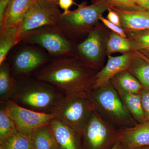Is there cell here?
Returning a JSON list of instances; mask_svg holds the SVG:
<instances>
[{"label": "cell", "instance_id": "cb8c5ba5", "mask_svg": "<svg viewBox=\"0 0 149 149\" xmlns=\"http://www.w3.org/2000/svg\"><path fill=\"white\" fill-rule=\"evenodd\" d=\"M3 149H32L30 137L17 132L1 141Z\"/></svg>", "mask_w": 149, "mask_h": 149}, {"label": "cell", "instance_id": "2e32d148", "mask_svg": "<svg viewBox=\"0 0 149 149\" xmlns=\"http://www.w3.org/2000/svg\"><path fill=\"white\" fill-rule=\"evenodd\" d=\"M111 9L118 15L120 17L121 27L128 32H137L149 29V10L144 9Z\"/></svg>", "mask_w": 149, "mask_h": 149}, {"label": "cell", "instance_id": "8d00e7d4", "mask_svg": "<svg viewBox=\"0 0 149 149\" xmlns=\"http://www.w3.org/2000/svg\"><path fill=\"white\" fill-rule=\"evenodd\" d=\"M130 1L133 3L136 4V5L139 6L141 7V6L143 0H130Z\"/></svg>", "mask_w": 149, "mask_h": 149}, {"label": "cell", "instance_id": "277c9868", "mask_svg": "<svg viewBox=\"0 0 149 149\" xmlns=\"http://www.w3.org/2000/svg\"><path fill=\"white\" fill-rule=\"evenodd\" d=\"M21 39L24 44L42 48L52 58L77 57L74 40L58 25L44 26L25 32Z\"/></svg>", "mask_w": 149, "mask_h": 149}, {"label": "cell", "instance_id": "9c48e42d", "mask_svg": "<svg viewBox=\"0 0 149 149\" xmlns=\"http://www.w3.org/2000/svg\"><path fill=\"white\" fill-rule=\"evenodd\" d=\"M24 44L17 51L11 62V68L14 73L21 77L40 69L52 58L42 48Z\"/></svg>", "mask_w": 149, "mask_h": 149}, {"label": "cell", "instance_id": "f35d334b", "mask_svg": "<svg viewBox=\"0 0 149 149\" xmlns=\"http://www.w3.org/2000/svg\"><path fill=\"white\" fill-rule=\"evenodd\" d=\"M0 149H3V147H2V146H1V145H0Z\"/></svg>", "mask_w": 149, "mask_h": 149}, {"label": "cell", "instance_id": "30bf717a", "mask_svg": "<svg viewBox=\"0 0 149 149\" xmlns=\"http://www.w3.org/2000/svg\"><path fill=\"white\" fill-rule=\"evenodd\" d=\"M62 14L59 8L48 7L35 0L19 28L20 37L25 32L44 26L57 25Z\"/></svg>", "mask_w": 149, "mask_h": 149}, {"label": "cell", "instance_id": "6da1fadb", "mask_svg": "<svg viewBox=\"0 0 149 149\" xmlns=\"http://www.w3.org/2000/svg\"><path fill=\"white\" fill-rule=\"evenodd\" d=\"M96 73L77 57H63L52 58L37 70L35 77L52 85L64 95H88Z\"/></svg>", "mask_w": 149, "mask_h": 149}, {"label": "cell", "instance_id": "603a6c76", "mask_svg": "<svg viewBox=\"0 0 149 149\" xmlns=\"http://www.w3.org/2000/svg\"><path fill=\"white\" fill-rule=\"evenodd\" d=\"M17 132L15 123L5 104L0 110V142Z\"/></svg>", "mask_w": 149, "mask_h": 149}, {"label": "cell", "instance_id": "4fadbf2b", "mask_svg": "<svg viewBox=\"0 0 149 149\" xmlns=\"http://www.w3.org/2000/svg\"><path fill=\"white\" fill-rule=\"evenodd\" d=\"M133 56L130 53L118 56H109L105 66L95 75L92 91L107 85L116 74L127 70Z\"/></svg>", "mask_w": 149, "mask_h": 149}, {"label": "cell", "instance_id": "ba28073f", "mask_svg": "<svg viewBox=\"0 0 149 149\" xmlns=\"http://www.w3.org/2000/svg\"><path fill=\"white\" fill-rule=\"evenodd\" d=\"M5 104L15 123L17 131L30 137L38 129L55 118L53 113L40 112L21 106L12 100Z\"/></svg>", "mask_w": 149, "mask_h": 149}, {"label": "cell", "instance_id": "484cf974", "mask_svg": "<svg viewBox=\"0 0 149 149\" xmlns=\"http://www.w3.org/2000/svg\"><path fill=\"white\" fill-rule=\"evenodd\" d=\"M107 49L108 53L111 54L117 52H127L131 49V47L128 39L116 33H113L107 43Z\"/></svg>", "mask_w": 149, "mask_h": 149}, {"label": "cell", "instance_id": "4dcf8cb0", "mask_svg": "<svg viewBox=\"0 0 149 149\" xmlns=\"http://www.w3.org/2000/svg\"><path fill=\"white\" fill-rule=\"evenodd\" d=\"M73 0H59L58 2L59 6L64 10L63 14H65L69 11V8L73 4Z\"/></svg>", "mask_w": 149, "mask_h": 149}, {"label": "cell", "instance_id": "60d3db41", "mask_svg": "<svg viewBox=\"0 0 149 149\" xmlns=\"http://www.w3.org/2000/svg\"></svg>", "mask_w": 149, "mask_h": 149}, {"label": "cell", "instance_id": "d4e9b609", "mask_svg": "<svg viewBox=\"0 0 149 149\" xmlns=\"http://www.w3.org/2000/svg\"><path fill=\"white\" fill-rule=\"evenodd\" d=\"M130 33L128 39L131 49L137 52H149V29Z\"/></svg>", "mask_w": 149, "mask_h": 149}, {"label": "cell", "instance_id": "7c38bea8", "mask_svg": "<svg viewBox=\"0 0 149 149\" xmlns=\"http://www.w3.org/2000/svg\"><path fill=\"white\" fill-rule=\"evenodd\" d=\"M118 141L123 149H140L149 147V120L132 127L118 128Z\"/></svg>", "mask_w": 149, "mask_h": 149}, {"label": "cell", "instance_id": "7402d4cb", "mask_svg": "<svg viewBox=\"0 0 149 149\" xmlns=\"http://www.w3.org/2000/svg\"><path fill=\"white\" fill-rule=\"evenodd\" d=\"M127 70L149 90V63L136 54L133 55Z\"/></svg>", "mask_w": 149, "mask_h": 149}, {"label": "cell", "instance_id": "d6a6232c", "mask_svg": "<svg viewBox=\"0 0 149 149\" xmlns=\"http://www.w3.org/2000/svg\"><path fill=\"white\" fill-rule=\"evenodd\" d=\"M10 0H0V22L2 20Z\"/></svg>", "mask_w": 149, "mask_h": 149}, {"label": "cell", "instance_id": "e575fe53", "mask_svg": "<svg viewBox=\"0 0 149 149\" xmlns=\"http://www.w3.org/2000/svg\"><path fill=\"white\" fill-rule=\"evenodd\" d=\"M135 53L136 55L139 56L141 58L145 60L149 63V57L147 56L145 54L142 53L141 52H137V51H135Z\"/></svg>", "mask_w": 149, "mask_h": 149}, {"label": "cell", "instance_id": "e0dca14e", "mask_svg": "<svg viewBox=\"0 0 149 149\" xmlns=\"http://www.w3.org/2000/svg\"><path fill=\"white\" fill-rule=\"evenodd\" d=\"M10 67L6 60L0 64V100L5 103L11 100L17 81L13 76Z\"/></svg>", "mask_w": 149, "mask_h": 149}, {"label": "cell", "instance_id": "83f0119b", "mask_svg": "<svg viewBox=\"0 0 149 149\" xmlns=\"http://www.w3.org/2000/svg\"><path fill=\"white\" fill-rule=\"evenodd\" d=\"M140 94L146 120H149V90L144 88Z\"/></svg>", "mask_w": 149, "mask_h": 149}, {"label": "cell", "instance_id": "b9f144b4", "mask_svg": "<svg viewBox=\"0 0 149 149\" xmlns=\"http://www.w3.org/2000/svg\"></svg>", "mask_w": 149, "mask_h": 149}, {"label": "cell", "instance_id": "ffe728a7", "mask_svg": "<svg viewBox=\"0 0 149 149\" xmlns=\"http://www.w3.org/2000/svg\"><path fill=\"white\" fill-rule=\"evenodd\" d=\"M19 28L0 29V64L6 60L8 55L12 48L21 42Z\"/></svg>", "mask_w": 149, "mask_h": 149}, {"label": "cell", "instance_id": "74e56055", "mask_svg": "<svg viewBox=\"0 0 149 149\" xmlns=\"http://www.w3.org/2000/svg\"><path fill=\"white\" fill-rule=\"evenodd\" d=\"M142 149H149V147H146V148H142Z\"/></svg>", "mask_w": 149, "mask_h": 149}, {"label": "cell", "instance_id": "d590c367", "mask_svg": "<svg viewBox=\"0 0 149 149\" xmlns=\"http://www.w3.org/2000/svg\"><path fill=\"white\" fill-rule=\"evenodd\" d=\"M111 149H123V147L121 143L119 141H118L114 144V145L113 146Z\"/></svg>", "mask_w": 149, "mask_h": 149}, {"label": "cell", "instance_id": "5b68a950", "mask_svg": "<svg viewBox=\"0 0 149 149\" xmlns=\"http://www.w3.org/2000/svg\"><path fill=\"white\" fill-rule=\"evenodd\" d=\"M94 109L88 95H64L52 113L80 136Z\"/></svg>", "mask_w": 149, "mask_h": 149}, {"label": "cell", "instance_id": "1f68e13d", "mask_svg": "<svg viewBox=\"0 0 149 149\" xmlns=\"http://www.w3.org/2000/svg\"><path fill=\"white\" fill-rule=\"evenodd\" d=\"M43 5L52 8H59L58 2L59 0H36Z\"/></svg>", "mask_w": 149, "mask_h": 149}, {"label": "cell", "instance_id": "ac0fdd59", "mask_svg": "<svg viewBox=\"0 0 149 149\" xmlns=\"http://www.w3.org/2000/svg\"><path fill=\"white\" fill-rule=\"evenodd\" d=\"M111 83L117 91L133 94H140L144 88L140 81L127 70L115 75L111 80Z\"/></svg>", "mask_w": 149, "mask_h": 149}, {"label": "cell", "instance_id": "7a4b0ae2", "mask_svg": "<svg viewBox=\"0 0 149 149\" xmlns=\"http://www.w3.org/2000/svg\"><path fill=\"white\" fill-rule=\"evenodd\" d=\"M64 95L52 85L37 79L18 82L11 100L35 111L52 113Z\"/></svg>", "mask_w": 149, "mask_h": 149}, {"label": "cell", "instance_id": "d6986e66", "mask_svg": "<svg viewBox=\"0 0 149 149\" xmlns=\"http://www.w3.org/2000/svg\"><path fill=\"white\" fill-rule=\"evenodd\" d=\"M126 109L137 123L146 121L145 113L140 94L117 91Z\"/></svg>", "mask_w": 149, "mask_h": 149}, {"label": "cell", "instance_id": "3957f363", "mask_svg": "<svg viewBox=\"0 0 149 149\" xmlns=\"http://www.w3.org/2000/svg\"><path fill=\"white\" fill-rule=\"evenodd\" d=\"M88 97L95 111L116 128L132 127L138 124L126 109L111 82L105 86L92 90Z\"/></svg>", "mask_w": 149, "mask_h": 149}, {"label": "cell", "instance_id": "ab89813d", "mask_svg": "<svg viewBox=\"0 0 149 149\" xmlns=\"http://www.w3.org/2000/svg\"><path fill=\"white\" fill-rule=\"evenodd\" d=\"M54 149H60L58 147H56V148H55Z\"/></svg>", "mask_w": 149, "mask_h": 149}, {"label": "cell", "instance_id": "44dd1931", "mask_svg": "<svg viewBox=\"0 0 149 149\" xmlns=\"http://www.w3.org/2000/svg\"><path fill=\"white\" fill-rule=\"evenodd\" d=\"M30 137L32 149H54L58 147L50 124L39 128Z\"/></svg>", "mask_w": 149, "mask_h": 149}, {"label": "cell", "instance_id": "52a82bcc", "mask_svg": "<svg viewBox=\"0 0 149 149\" xmlns=\"http://www.w3.org/2000/svg\"><path fill=\"white\" fill-rule=\"evenodd\" d=\"M118 128L104 119L94 109L80 137L85 149H111L118 141Z\"/></svg>", "mask_w": 149, "mask_h": 149}, {"label": "cell", "instance_id": "8992f818", "mask_svg": "<svg viewBox=\"0 0 149 149\" xmlns=\"http://www.w3.org/2000/svg\"><path fill=\"white\" fill-rule=\"evenodd\" d=\"M109 8L108 6L103 2L91 5H87L86 2L81 3L76 9L70 10L65 14H62L57 25L74 40L75 37L83 33H89L92 26Z\"/></svg>", "mask_w": 149, "mask_h": 149}, {"label": "cell", "instance_id": "f1b7e54d", "mask_svg": "<svg viewBox=\"0 0 149 149\" xmlns=\"http://www.w3.org/2000/svg\"><path fill=\"white\" fill-rule=\"evenodd\" d=\"M100 19L108 28L111 29L114 33H116L123 38H126L127 35L125 34V32H124V30L121 28V27L118 26L115 24L112 23L108 19H106L102 16L100 17Z\"/></svg>", "mask_w": 149, "mask_h": 149}, {"label": "cell", "instance_id": "f546056e", "mask_svg": "<svg viewBox=\"0 0 149 149\" xmlns=\"http://www.w3.org/2000/svg\"><path fill=\"white\" fill-rule=\"evenodd\" d=\"M108 10L109 13L107 17L108 19L112 23L115 24L118 26L121 27L120 17L117 13L109 8L108 9Z\"/></svg>", "mask_w": 149, "mask_h": 149}, {"label": "cell", "instance_id": "5bb4252c", "mask_svg": "<svg viewBox=\"0 0 149 149\" xmlns=\"http://www.w3.org/2000/svg\"><path fill=\"white\" fill-rule=\"evenodd\" d=\"M35 0H10L3 17L0 22V29L19 28Z\"/></svg>", "mask_w": 149, "mask_h": 149}, {"label": "cell", "instance_id": "9a60e30c", "mask_svg": "<svg viewBox=\"0 0 149 149\" xmlns=\"http://www.w3.org/2000/svg\"><path fill=\"white\" fill-rule=\"evenodd\" d=\"M50 127L60 149H80V136L74 130L60 120L54 118Z\"/></svg>", "mask_w": 149, "mask_h": 149}, {"label": "cell", "instance_id": "8fae6325", "mask_svg": "<svg viewBox=\"0 0 149 149\" xmlns=\"http://www.w3.org/2000/svg\"><path fill=\"white\" fill-rule=\"evenodd\" d=\"M77 57L89 67L96 70L101 58V36L98 30H91L88 37L77 46Z\"/></svg>", "mask_w": 149, "mask_h": 149}, {"label": "cell", "instance_id": "836d02e7", "mask_svg": "<svg viewBox=\"0 0 149 149\" xmlns=\"http://www.w3.org/2000/svg\"><path fill=\"white\" fill-rule=\"evenodd\" d=\"M141 7L144 10L149 11V0H143Z\"/></svg>", "mask_w": 149, "mask_h": 149}, {"label": "cell", "instance_id": "4316f807", "mask_svg": "<svg viewBox=\"0 0 149 149\" xmlns=\"http://www.w3.org/2000/svg\"><path fill=\"white\" fill-rule=\"evenodd\" d=\"M93 3L103 2L107 4L109 8L122 10H138L143 9L136 5L130 0H91Z\"/></svg>", "mask_w": 149, "mask_h": 149}]
</instances>
